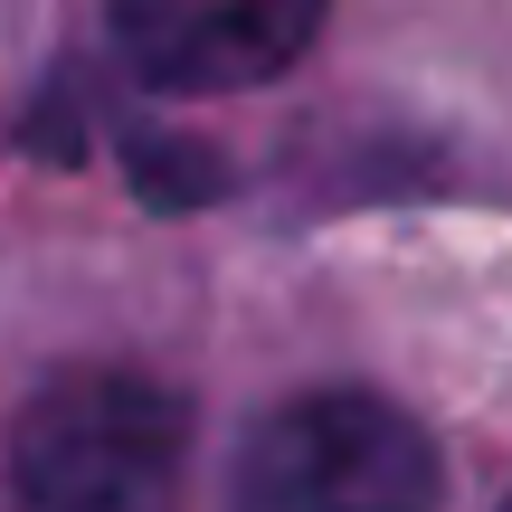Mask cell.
I'll list each match as a JSON object with an SVG mask.
<instances>
[{
    "label": "cell",
    "instance_id": "1",
    "mask_svg": "<svg viewBox=\"0 0 512 512\" xmlns=\"http://www.w3.org/2000/svg\"><path fill=\"white\" fill-rule=\"evenodd\" d=\"M190 465V408L152 370H57L10 427V475L29 512H171Z\"/></svg>",
    "mask_w": 512,
    "mask_h": 512
},
{
    "label": "cell",
    "instance_id": "2",
    "mask_svg": "<svg viewBox=\"0 0 512 512\" xmlns=\"http://www.w3.org/2000/svg\"><path fill=\"white\" fill-rule=\"evenodd\" d=\"M446 475L408 408L370 389H304L247 427L228 512H437Z\"/></svg>",
    "mask_w": 512,
    "mask_h": 512
},
{
    "label": "cell",
    "instance_id": "3",
    "mask_svg": "<svg viewBox=\"0 0 512 512\" xmlns=\"http://www.w3.org/2000/svg\"><path fill=\"white\" fill-rule=\"evenodd\" d=\"M332 0H114V48L162 95H247L313 48Z\"/></svg>",
    "mask_w": 512,
    "mask_h": 512
},
{
    "label": "cell",
    "instance_id": "4",
    "mask_svg": "<svg viewBox=\"0 0 512 512\" xmlns=\"http://www.w3.org/2000/svg\"><path fill=\"white\" fill-rule=\"evenodd\" d=\"M503 512H512V503H503Z\"/></svg>",
    "mask_w": 512,
    "mask_h": 512
}]
</instances>
